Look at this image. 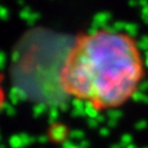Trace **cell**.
<instances>
[{"label": "cell", "mask_w": 148, "mask_h": 148, "mask_svg": "<svg viewBox=\"0 0 148 148\" xmlns=\"http://www.w3.org/2000/svg\"><path fill=\"white\" fill-rule=\"evenodd\" d=\"M146 77V62L132 35L113 29L79 34L58 71V85L96 112L126 105Z\"/></svg>", "instance_id": "obj_1"}, {"label": "cell", "mask_w": 148, "mask_h": 148, "mask_svg": "<svg viewBox=\"0 0 148 148\" xmlns=\"http://www.w3.org/2000/svg\"><path fill=\"white\" fill-rule=\"evenodd\" d=\"M6 99H7V97H6V89L4 85V76L0 73V112H1V110L4 108Z\"/></svg>", "instance_id": "obj_2"}]
</instances>
